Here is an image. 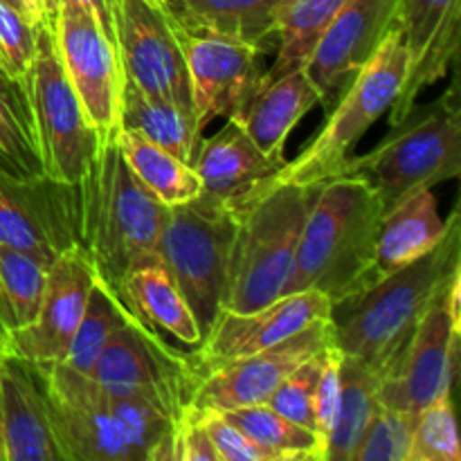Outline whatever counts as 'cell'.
Here are the masks:
<instances>
[{"instance_id":"39","label":"cell","mask_w":461,"mask_h":461,"mask_svg":"<svg viewBox=\"0 0 461 461\" xmlns=\"http://www.w3.org/2000/svg\"><path fill=\"white\" fill-rule=\"evenodd\" d=\"M198 414H201L203 423L210 432V439L214 444L219 461H275L268 450L257 446L246 432H241L230 419H225L223 412L203 410Z\"/></svg>"},{"instance_id":"10","label":"cell","mask_w":461,"mask_h":461,"mask_svg":"<svg viewBox=\"0 0 461 461\" xmlns=\"http://www.w3.org/2000/svg\"><path fill=\"white\" fill-rule=\"evenodd\" d=\"M459 338L461 268L432 297L399 365L381 381V403L417 417L437 399L453 394L459 367Z\"/></svg>"},{"instance_id":"12","label":"cell","mask_w":461,"mask_h":461,"mask_svg":"<svg viewBox=\"0 0 461 461\" xmlns=\"http://www.w3.org/2000/svg\"><path fill=\"white\" fill-rule=\"evenodd\" d=\"M113 25L126 79L151 97L194 113L187 66L167 0H113Z\"/></svg>"},{"instance_id":"43","label":"cell","mask_w":461,"mask_h":461,"mask_svg":"<svg viewBox=\"0 0 461 461\" xmlns=\"http://www.w3.org/2000/svg\"><path fill=\"white\" fill-rule=\"evenodd\" d=\"M59 3L88 5V7L95 12V16L99 18V23H102V30L106 32V36L111 39V43L115 45V25H113V0H57V5ZM115 50H117V45H115Z\"/></svg>"},{"instance_id":"24","label":"cell","mask_w":461,"mask_h":461,"mask_svg":"<svg viewBox=\"0 0 461 461\" xmlns=\"http://www.w3.org/2000/svg\"><path fill=\"white\" fill-rule=\"evenodd\" d=\"M284 0H167L171 18L192 34L250 45L259 54L277 50Z\"/></svg>"},{"instance_id":"31","label":"cell","mask_w":461,"mask_h":461,"mask_svg":"<svg viewBox=\"0 0 461 461\" xmlns=\"http://www.w3.org/2000/svg\"><path fill=\"white\" fill-rule=\"evenodd\" d=\"M223 414L257 446L268 450L275 461H327V444L320 435L282 417L270 405H248Z\"/></svg>"},{"instance_id":"23","label":"cell","mask_w":461,"mask_h":461,"mask_svg":"<svg viewBox=\"0 0 461 461\" xmlns=\"http://www.w3.org/2000/svg\"><path fill=\"white\" fill-rule=\"evenodd\" d=\"M315 104H322V93L309 68L300 66L261 84L259 93L237 120L264 156L275 162H286L284 149L288 135Z\"/></svg>"},{"instance_id":"20","label":"cell","mask_w":461,"mask_h":461,"mask_svg":"<svg viewBox=\"0 0 461 461\" xmlns=\"http://www.w3.org/2000/svg\"><path fill=\"white\" fill-rule=\"evenodd\" d=\"M396 5L399 0H347L315 45L306 68L322 93L327 113L331 99L345 88L347 79L356 75L394 30Z\"/></svg>"},{"instance_id":"38","label":"cell","mask_w":461,"mask_h":461,"mask_svg":"<svg viewBox=\"0 0 461 461\" xmlns=\"http://www.w3.org/2000/svg\"><path fill=\"white\" fill-rule=\"evenodd\" d=\"M36 54V25L0 0V63L14 84L27 88Z\"/></svg>"},{"instance_id":"26","label":"cell","mask_w":461,"mask_h":461,"mask_svg":"<svg viewBox=\"0 0 461 461\" xmlns=\"http://www.w3.org/2000/svg\"><path fill=\"white\" fill-rule=\"evenodd\" d=\"M448 219H441L432 189L405 198L381 221L376 241L378 282L394 270L428 255L444 239Z\"/></svg>"},{"instance_id":"30","label":"cell","mask_w":461,"mask_h":461,"mask_svg":"<svg viewBox=\"0 0 461 461\" xmlns=\"http://www.w3.org/2000/svg\"><path fill=\"white\" fill-rule=\"evenodd\" d=\"M345 3L347 0H284L277 18V57L270 70L264 72V84L293 68L306 66L315 45Z\"/></svg>"},{"instance_id":"44","label":"cell","mask_w":461,"mask_h":461,"mask_svg":"<svg viewBox=\"0 0 461 461\" xmlns=\"http://www.w3.org/2000/svg\"><path fill=\"white\" fill-rule=\"evenodd\" d=\"M30 14L32 25H41L45 21H52L54 9H57V0H23Z\"/></svg>"},{"instance_id":"1","label":"cell","mask_w":461,"mask_h":461,"mask_svg":"<svg viewBox=\"0 0 461 461\" xmlns=\"http://www.w3.org/2000/svg\"><path fill=\"white\" fill-rule=\"evenodd\" d=\"M30 365L43 385L63 461H169L178 414L167 405L102 385L66 360Z\"/></svg>"},{"instance_id":"18","label":"cell","mask_w":461,"mask_h":461,"mask_svg":"<svg viewBox=\"0 0 461 461\" xmlns=\"http://www.w3.org/2000/svg\"><path fill=\"white\" fill-rule=\"evenodd\" d=\"M461 0H399L394 30L408 50V75L390 108V124L403 120L423 88L439 81L457 61Z\"/></svg>"},{"instance_id":"7","label":"cell","mask_w":461,"mask_h":461,"mask_svg":"<svg viewBox=\"0 0 461 461\" xmlns=\"http://www.w3.org/2000/svg\"><path fill=\"white\" fill-rule=\"evenodd\" d=\"M408 75V50L399 30L383 39L376 52L356 70L351 84L342 90L338 106L329 111L324 129L293 160L261 185L257 194L279 183L318 185L340 176L356 144L374 122L392 108Z\"/></svg>"},{"instance_id":"16","label":"cell","mask_w":461,"mask_h":461,"mask_svg":"<svg viewBox=\"0 0 461 461\" xmlns=\"http://www.w3.org/2000/svg\"><path fill=\"white\" fill-rule=\"evenodd\" d=\"M333 318V304L320 291L286 293L261 309L234 313L219 309L192 356L194 374L259 354L320 320Z\"/></svg>"},{"instance_id":"6","label":"cell","mask_w":461,"mask_h":461,"mask_svg":"<svg viewBox=\"0 0 461 461\" xmlns=\"http://www.w3.org/2000/svg\"><path fill=\"white\" fill-rule=\"evenodd\" d=\"M342 174L367 180L381 198L385 214L417 192L459 178L461 113L457 86L428 106H414L403 120L392 124L387 138L376 149L365 156L349 158Z\"/></svg>"},{"instance_id":"35","label":"cell","mask_w":461,"mask_h":461,"mask_svg":"<svg viewBox=\"0 0 461 461\" xmlns=\"http://www.w3.org/2000/svg\"><path fill=\"white\" fill-rule=\"evenodd\" d=\"M327 349L318 351V354H313L311 358H306L300 367L293 369V372L279 383L277 390L270 394V399L266 401V405H270L275 412H279L282 417L291 419V421L300 423V426L309 428V430L313 432H315V392H318L320 374H322ZM315 435H318V432H315ZM320 439H322V437H320Z\"/></svg>"},{"instance_id":"27","label":"cell","mask_w":461,"mask_h":461,"mask_svg":"<svg viewBox=\"0 0 461 461\" xmlns=\"http://www.w3.org/2000/svg\"><path fill=\"white\" fill-rule=\"evenodd\" d=\"M120 129L138 131L192 167L203 144V129L192 111L167 99L151 97L126 77L122 88Z\"/></svg>"},{"instance_id":"41","label":"cell","mask_w":461,"mask_h":461,"mask_svg":"<svg viewBox=\"0 0 461 461\" xmlns=\"http://www.w3.org/2000/svg\"><path fill=\"white\" fill-rule=\"evenodd\" d=\"M340 367H342V351L336 345L327 349V358H324L322 374H320L318 392H315V432L324 439L329 446V435L336 423L338 408H340Z\"/></svg>"},{"instance_id":"5","label":"cell","mask_w":461,"mask_h":461,"mask_svg":"<svg viewBox=\"0 0 461 461\" xmlns=\"http://www.w3.org/2000/svg\"><path fill=\"white\" fill-rule=\"evenodd\" d=\"M320 187L322 183H279L237 210V232L219 309L246 313L284 295L302 228Z\"/></svg>"},{"instance_id":"47","label":"cell","mask_w":461,"mask_h":461,"mask_svg":"<svg viewBox=\"0 0 461 461\" xmlns=\"http://www.w3.org/2000/svg\"><path fill=\"white\" fill-rule=\"evenodd\" d=\"M0 446H3V441H0Z\"/></svg>"},{"instance_id":"22","label":"cell","mask_w":461,"mask_h":461,"mask_svg":"<svg viewBox=\"0 0 461 461\" xmlns=\"http://www.w3.org/2000/svg\"><path fill=\"white\" fill-rule=\"evenodd\" d=\"M284 165L286 162H275L264 156L237 117H228V124L214 138H203L194 160L203 194L228 203L234 210L250 203L261 185L273 178Z\"/></svg>"},{"instance_id":"33","label":"cell","mask_w":461,"mask_h":461,"mask_svg":"<svg viewBox=\"0 0 461 461\" xmlns=\"http://www.w3.org/2000/svg\"><path fill=\"white\" fill-rule=\"evenodd\" d=\"M129 315L131 311L113 293H108L102 284L95 282L88 304H86L84 318H81L75 338H72L66 363L77 372L93 376L99 354L106 347V342L111 340L113 331L122 327Z\"/></svg>"},{"instance_id":"28","label":"cell","mask_w":461,"mask_h":461,"mask_svg":"<svg viewBox=\"0 0 461 461\" xmlns=\"http://www.w3.org/2000/svg\"><path fill=\"white\" fill-rule=\"evenodd\" d=\"M115 140L135 178L165 207L183 205L201 196L203 185L192 165L158 147L138 131L120 129Z\"/></svg>"},{"instance_id":"11","label":"cell","mask_w":461,"mask_h":461,"mask_svg":"<svg viewBox=\"0 0 461 461\" xmlns=\"http://www.w3.org/2000/svg\"><path fill=\"white\" fill-rule=\"evenodd\" d=\"M63 72L99 138L120 131L124 70L115 45L88 5L59 3L52 18Z\"/></svg>"},{"instance_id":"40","label":"cell","mask_w":461,"mask_h":461,"mask_svg":"<svg viewBox=\"0 0 461 461\" xmlns=\"http://www.w3.org/2000/svg\"><path fill=\"white\" fill-rule=\"evenodd\" d=\"M169 461H219L201 414L189 405L171 428Z\"/></svg>"},{"instance_id":"34","label":"cell","mask_w":461,"mask_h":461,"mask_svg":"<svg viewBox=\"0 0 461 461\" xmlns=\"http://www.w3.org/2000/svg\"><path fill=\"white\" fill-rule=\"evenodd\" d=\"M453 394L441 396L414 417L408 461H459Z\"/></svg>"},{"instance_id":"42","label":"cell","mask_w":461,"mask_h":461,"mask_svg":"<svg viewBox=\"0 0 461 461\" xmlns=\"http://www.w3.org/2000/svg\"><path fill=\"white\" fill-rule=\"evenodd\" d=\"M0 97L5 99V104H7V106L16 113L18 120H21L23 124L27 126V131L32 133V113H30V102H27L25 90L9 79V75L5 72L3 63H0ZM32 138H34V133H32Z\"/></svg>"},{"instance_id":"45","label":"cell","mask_w":461,"mask_h":461,"mask_svg":"<svg viewBox=\"0 0 461 461\" xmlns=\"http://www.w3.org/2000/svg\"><path fill=\"white\" fill-rule=\"evenodd\" d=\"M5 3L12 5V7L16 9V12H21L23 16H25L27 21H30V14H27V7H25V3H23V0H5ZM30 23H32V21H30Z\"/></svg>"},{"instance_id":"15","label":"cell","mask_w":461,"mask_h":461,"mask_svg":"<svg viewBox=\"0 0 461 461\" xmlns=\"http://www.w3.org/2000/svg\"><path fill=\"white\" fill-rule=\"evenodd\" d=\"M95 282L97 275L84 246L72 243L63 248L48 268L36 318L25 327L9 331L0 351L34 365L66 360Z\"/></svg>"},{"instance_id":"46","label":"cell","mask_w":461,"mask_h":461,"mask_svg":"<svg viewBox=\"0 0 461 461\" xmlns=\"http://www.w3.org/2000/svg\"><path fill=\"white\" fill-rule=\"evenodd\" d=\"M0 461H5V453H3V446H0Z\"/></svg>"},{"instance_id":"19","label":"cell","mask_w":461,"mask_h":461,"mask_svg":"<svg viewBox=\"0 0 461 461\" xmlns=\"http://www.w3.org/2000/svg\"><path fill=\"white\" fill-rule=\"evenodd\" d=\"M52 180L16 183L0 176V246L52 264L63 248L79 243V194L75 203L48 192Z\"/></svg>"},{"instance_id":"37","label":"cell","mask_w":461,"mask_h":461,"mask_svg":"<svg viewBox=\"0 0 461 461\" xmlns=\"http://www.w3.org/2000/svg\"><path fill=\"white\" fill-rule=\"evenodd\" d=\"M0 176L16 183L45 178L34 138L0 97Z\"/></svg>"},{"instance_id":"9","label":"cell","mask_w":461,"mask_h":461,"mask_svg":"<svg viewBox=\"0 0 461 461\" xmlns=\"http://www.w3.org/2000/svg\"><path fill=\"white\" fill-rule=\"evenodd\" d=\"M25 95L45 178L77 187L88 174L99 135L86 120L84 108L59 61L52 21L36 25V54Z\"/></svg>"},{"instance_id":"36","label":"cell","mask_w":461,"mask_h":461,"mask_svg":"<svg viewBox=\"0 0 461 461\" xmlns=\"http://www.w3.org/2000/svg\"><path fill=\"white\" fill-rule=\"evenodd\" d=\"M414 417L381 403L351 461H408Z\"/></svg>"},{"instance_id":"32","label":"cell","mask_w":461,"mask_h":461,"mask_svg":"<svg viewBox=\"0 0 461 461\" xmlns=\"http://www.w3.org/2000/svg\"><path fill=\"white\" fill-rule=\"evenodd\" d=\"M50 266L16 248L0 246V345L9 331L39 313Z\"/></svg>"},{"instance_id":"25","label":"cell","mask_w":461,"mask_h":461,"mask_svg":"<svg viewBox=\"0 0 461 461\" xmlns=\"http://www.w3.org/2000/svg\"><path fill=\"white\" fill-rule=\"evenodd\" d=\"M120 302L151 329H160L185 345H198L203 329L169 270L156 261L131 270L120 288Z\"/></svg>"},{"instance_id":"29","label":"cell","mask_w":461,"mask_h":461,"mask_svg":"<svg viewBox=\"0 0 461 461\" xmlns=\"http://www.w3.org/2000/svg\"><path fill=\"white\" fill-rule=\"evenodd\" d=\"M340 381V408H338L336 423L329 435L327 461H351L369 421L381 408V399H378L383 381L381 374L369 369L360 360L342 354Z\"/></svg>"},{"instance_id":"4","label":"cell","mask_w":461,"mask_h":461,"mask_svg":"<svg viewBox=\"0 0 461 461\" xmlns=\"http://www.w3.org/2000/svg\"><path fill=\"white\" fill-rule=\"evenodd\" d=\"M459 268L461 223L455 210L444 239L428 255L394 270L349 302L345 320H333V345L385 378L399 365L432 297Z\"/></svg>"},{"instance_id":"13","label":"cell","mask_w":461,"mask_h":461,"mask_svg":"<svg viewBox=\"0 0 461 461\" xmlns=\"http://www.w3.org/2000/svg\"><path fill=\"white\" fill-rule=\"evenodd\" d=\"M93 376L113 390L156 399L178 417L192 399V356L174 349L169 342L156 336V329L133 313L113 331L111 340L99 354Z\"/></svg>"},{"instance_id":"14","label":"cell","mask_w":461,"mask_h":461,"mask_svg":"<svg viewBox=\"0 0 461 461\" xmlns=\"http://www.w3.org/2000/svg\"><path fill=\"white\" fill-rule=\"evenodd\" d=\"M333 345V318L320 320L288 340L243 356L239 360L194 374L189 408L230 412L248 405H259L270 399L279 383L306 358Z\"/></svg>"},{"instance_id":"3","label":"cell","mask_w":461,"mask_h":461,"mask_svg":"<svg viewBox=\"0 0 461 461\" xmlns=\"http://www.w3.org/2000/svg\"><path fill=\"white\" fill-rule=\"evenodd\" d=\"M115 135L99 138L77 194L79 243L93 261L97 282L120 300L122 282L131 270L160 261L158 243L169 207L135 178Z\"/></svg>"},{"instance_id":"8","label":"cell","mask_w":461,"mask_h":461,"mask_svg":"<svg viewBox=\"0 0 461 461\" xmlns=\"http://www.w3.org/2000/svg\"><path fill=\"white\" fill-rule=\"evenodd\" d=\"M234 232L237 210L203 192L194 201L167 210L158 255L203 331L219 311Z\"/></svg>"},{"instance_id":"21","label":"cell","mask_w":461,"mask_h":461,"mask_svg":"<svg viewBox=\"0 0 461 461\" xmlns=\"http://www.w3.org/2000/svg\"><path fill=\"white\" fill-rule=\"evenodd\" d=\"M0 441L5 461H63L39 374L0 351Z\"/></svg>"},{"instance_id":"2","label":"cell","mask_w":461,"mask_h":461,"mask_svg":"<svg viewBox=\"0 0 461 461\" xmlns=\"http://www.w3.org/2000/svg\"><path fill=\"white\" fill-rule=\"evenodd\" d=\"M383 203L372 185L354 174L324 180L302 228L286 293L320 291L345 306L378 282L376 241Z\"/></svg>"},{"instance_id":"17","label":"cell","mask_w":461,"mask_h":461,"mask_svg":"<svg viewBox=\"0 0 461 461\" xmlns=\"http://www.w3.org/2000/svg\"><path fill=\"white\" fill-rule=\"evenodd\" d=\"M201 129L216 117H239L264 84L261 54L250 45L219 36L192 34L176 23Z\"/></svg>"}]
</instances>
